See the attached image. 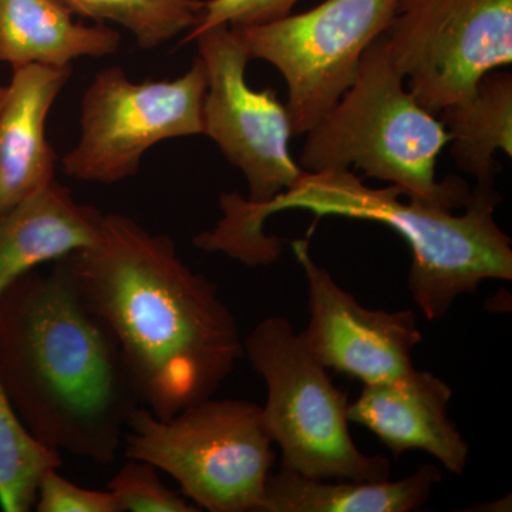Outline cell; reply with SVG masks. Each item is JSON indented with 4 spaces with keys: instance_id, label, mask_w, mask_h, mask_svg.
<instances>
[{
    "instance_id": "ba28073f",
    "label": "cell",
    "mask_w": 512,
    "mask_h": 512,
    "mask_svg": "<svg viewBox=\"0 0 512 512\" xmlns=\"http://www.w3.org/2000/svg\"><path fill=\"white\" fill-rule=\"evenodd\" d=\"M382 39L414 99L439 116L512 63V0H399Z\"/></svg>"
},
{
    "instance_id": "52a82bcc",
    "label": "cell",
    "mask_w": 512,
    "mask_h": 512,
    "mask_svg": "<svg viewBox=\"0 0 512 512\" xmlns=\"http://www.w3.org/2000/svg\"><path fill=\"white\" fill-rule=\"evenodd\" d=\"M204 63L195 57L177 79L133 82L120 66L101 69L84 90L79 137L62 158L73 180L113 185L136 177L147 151L204 134Z\"/></svg>"
},
{
    "instance_id": "8992f818",
    "label": "cell",
    "mask_w": 512,
    "mask_h": 512,
    "mask_svg": "<svg viewBox=\"0 0 512 512\" xmlns=\"http://www.w3.org/2000/svg\"><path fill=\"white\" fill-rule=\"evenodd\" d=\"M244 350L265 380L262 417L281 447L282 468L320 480H389V460L366 456L353 443L348 394L333 386L328 369L289 320H262L244 340Z\"/></svg>"
},
{
    "instance_id": "e0dca14e",
    "label": "cell",
    "mask_w": 512,
    "mask_h": 512,
    "mask_svg": "<svg viewBox=\"0 0 512 512\" xmlns=\"http://www.w3.org/2000/svg\"><path fill=\"white\" fill-rule=\"evenodd\" d=\"M456 165L478 185H494L500 173L495 154L512 156V74L493 70L466 99L439 114Z\"/></svg>"
},
{
    "instance_id": "6da1fadb",
    "label": "cell",
    "mask_w": 512,
    "mask_h": 512,
    "mask_svg": "<svg viewBox=\"0 0 512 512\" xmlns=\"http://www.w3.org/2000/svg\"><path fill=\"white\" fill-rule=\"evenodd\" d=\"M59 261L116 340L141 406L160 419L211 399L244 357L217 285L185 264L168 235L104 214L96 244Z\"/></svg>"
},
{
    "instance_id": "7a4b0ae2",
    "label": "cell",
    "mask_w": 512,
    "mask_h": 512,
    "mask_svg": "<svg viewBox=\"0 0 512 512\" xmlns=\"http://www.w3.org/2000/svg\"><path fill=\"white\" fill-rule=\"evenodd\" d=\"M0 382L37 440L101 466L116 461L141 406L116 340L60 261L0 296Z\"/></svg>"
},
{
    "instance_id": "9c48e42d",
    "label": "cell",
    "mask_w": 512,
    "mask_h": 512,
    "mask_svg": "<svg viewBox=\"0 0 512 512\" xmlns=\"http://www.w3.org/2000/svg\"><path fill=\"white\" fill-rule=\"evenodd\" d=\"M399 0H325L262 25L237 28L249 59L284 76L293 137L312 127L352 86L367 47L392 22Z\"/></svg>"
},
{
    "instance_id": "ac0fdd59",
    "label": "cell",
    "mask_w": 512,
    "mask_h": 512,
    "mask_svg": "<svg viewBox=\"0 0 512 512\" xmlns=\"http://www.w3.org/2000/svg\"><path fill=\"white\" fill-rule=\"evenodd\" d=\"M62 467L59 451L30 433L0 382V508L29 512L46 473Z\"/></svg>"
},
{
    "instance_id": "44dd1931",
    "label": "cell",
    "mask_w": 512,
    "mask_h": 512,
    "mask_svg": "<svg viewBox=\"0 0 512 512\" xmlns=\"http://www.w3.org/2000/svg\"><path fill=\"white\" fill-rule=\"evenodd\" d=\"M298 2L299 0H204V8L197 25L184 36L181 43H191L194 37L215 26L247 28L285 18L291 15Z\"/></svg>"
},
{
    "instance_id": "30bf717a",
    "label": "cell",
    "mask_w": 512,
    "mask_h": 512,
    "mask_svg": "<svg viewBox=\"0 0 512 512\" xmlns=\"http://www.w3.org/2000/svg\"><path fill=\"white\" fill-rule=\"evenodd\" d=\"M191 43L198 47L207 76L202 104L204 136L244 174L247 200L266 204L292 188L305 173L289 150L293 134L286 104L274 90L249 86L251 59L237 28L215 26Z\"/></svg>"
},
{
    "instance_id": "603a6c76",
    "label": "cell",
    "mask_w": 512,
    "mask_h": 512,
    "mask_svg": "<svg viewBox=\"0 0 512 512\" xmlns=\"http://www.w3.org/2000/svg\"><path fill=\"white\" fill-rule=\"evenodd\" d=\"M6 86H0V107H2L3 101H5L6 97Z\"/></svg>"
},
{
    "instance_id": "277c9868",
    "label": "cell",
    "mask_w": 512,
    "mask_h": 512,
    "mask_svg": "<svg viewBox=\"0 0 512 512\" xmlns=\"http://www.w3.org/2000/svg\"><path fill=\"white\" fill-rule=\"evenodd\" d=\"M448 141L439 116L417 103L379 36L367 47L352 86L306 133L298 164L305 173L356 167L396 185L409 200L456 211L471 188L454 175L437 180Z\"/></svg>"
},
{
    "instance_id": "5b68a950",
    "label": "cell",
    "mask_w": 512,
    "mask_h": 512,
    "mask_svg": "<svg viewBox=\"0 0 512 512\" xmlns=\"http://www.w3.org/2000/svg\"><path fill=\"white\" fill-rule=\"evenodd\" d=\"M262 407L202 400L163 420L144 406L128 419L123 451L173 477L211 512H259L275 454Z\"/></svg>"
},
{
    "instance_id": "5bb4252c",
    "label": "cell",
    "mask_w": 512,
    "mask_h": 512,
    "mask_svg": "<svg viewBox=\"0 0 512 512\" xmlns=\"http://www.w3.org/2000/svg\"><path fill=\"white\" fill-rule=\"evenodd\" d=\"M103 215L56 180L0 215V296L23 275L96 244Z\"/></svg>"
},
{
    "instance_id": "8fae6325",
    "label": "cell",
    "mask_w": 512,
    "mask_h": 512,
    "mask_svg": "<svg viewBox=\"0 0 512 512\" xmlns=\"http://www.w3.org/2000/svg\"><path fill=\"white\" fill-rule=\"evenodd\" d=\"M309 288L311 320L303 338L326 369L375 384L413 369L412 350L423 339L413 311L363 308L316 264L306 239L292 242Z\"/></svg>"
},
{
    "instance_id": "4fadbf2b",
    "label": "cell",
    "mask_w": 512,
    "mask_h": 512,
    "mask_svg": "<svg viewBox=\"0 0 512 512\" xmlns=\"http://www.w3.org/2000/svg\"><path fill=\"white\" fill-rule=\"evenodd\" d=\"M72 74V66L13 69L0 107V215L55 181L57 157L46 123Z\"/></svg>"
},
{
    "instance_id": "d6986e66",
    "label": "cell",
    "mask_w": 512,
    "mask_h": 512,
    "mask_svg": "<svg viewBox=\"0 0 512 512\" xmlns=\"http://www.w3.org/2000/svg\"><path fill=\"white\" fill-rule=\"evenodd\" d=\"M74 15L120 26L143 50L185 36L200 19L204 0H62Z\"/></svg>"
},
{
    "instance_id": "9a60e30c",
    "label": "cell",
    "mask_w": 512,
    "mask_h": 512,
    "mask_svg": "<svg viewBox=\"0 0 512 512\" xmlns=\"http://www.w3.org/2000/svg\"><path fill=\"white\" fill-rule=\"evenodd\" d=\"M62 0H0V63L12 69L67 67L82 57L119 52L121 35L104 23L84 25Z\"/></svg>"
},
{
    "instance_id": "3957f363",
    "label": "cell",
    "mask_w": 512,
    "mask_h": 512,
    "mask_svg": "<svg viewBox=\"0 0 512 512\" xmlns=\"http://www.w3.org/2000/svg\"><path fill=\"white\" fill-rule=\"evenodd\" d=\"M396 185L370 188L349 170L303 173L298 183L266 204L256 205L237 192L222 194L224 217L195 247L224 252L248 266L269 265L281 255L276 237H266L265 221L276 212L311 211L375 221L394 229L412 249L409 289L429 320L446 316L458 296L477 291L487 279H512L511 239L498 227L495 210L500 192L494 185L471 190L463 214L402 201Z\"/></svg>"
},
{
    "instance_id": "7402d4cb",
    "label": "cell",
    "mask_w": 512,
    "mask_h": 512,
    "mask_svg": "<svg viewBox=\"0 0 512 512\" xmlns=\"http://www.w3.org/2000/svg\"><path fill=\"white\" fill-rule=\"evenodd\" d=\"M37 512H120L113 494L79 487L59 470L45 474L37 488Z\"/></svg>"
},
{
    "instance_id": "2e32d148",
    "label": "cell",
    "mask_w": 512,
    "mask_h": 512,
    "mask_svg": "<svg viewBox=\"0 0 512 512\" xmlns=\"http://www.w3.org/2000/svg\"><path fill=\"white\" fill-rule=\"evenodd\" d=\"M441 481L439 468L424 464L397 481L328 483L282 468L269 474L259 512H410L429 500Z\"/></svg>"
},
{
    "instance_id": "ffe728a7",
    "label": "cell",
    "mask_w": 512,
    "mask_h": 512,
    "mask_svg": "<svg viewBox=\"0 0 512 512\" xmlns=\"http://www.w3.org/2000/svg\"><path fill=\"white\" fill-rule=\"evenodd\" d=\"M120 512H198L197 505L165 487L157 468L127 458L107 484Z\"/></svg>"
},
{
    "instance_id": "7c38bea8",
    "label": "cell",
    "mask_w": 512,
    "mask_h": 512,
    "mask_svg": "<svg viewBox=\"0 0 512 512\" xmlns=\"http://www.w3.org/2000/svg\"><path fill=\"white\" fill-rule=\"evenodd\" d=\"M451 389L426 370L410 369L387 382L365 384L348 406V420L375 433L393 454L421 450L463 474L468 444L448 417Z\"/></svg>"
}]
</instances>
